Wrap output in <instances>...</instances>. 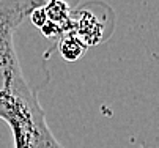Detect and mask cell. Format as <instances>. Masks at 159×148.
Listing matches in <instances>:
<instances>
[{"instance_id": "cell-1", "label": "cell", "mask_w": 159, "mask_h": 148, "mask_svg": "<svg viewBox=\"0 0 159 148\" xmlns=\"http://www.w3.org/2000/svg\"><path fill=\"white\" fill-rule=\"evenodd\" d=\"M46 0H0V120L11 129L14 148H65L52 134L36 92L22 73L14 33Z\"/></svg>"}, {"instance_id": "cell-2", "label": "cell", "mask_w": 159, "mask_h": 148, "mask_svg": "<svg viewBox=\"0 0 159 148\" xmlns=\"http://www.w3.org/2000/svg\"><path fill=\"white\" fill-rule=\"evenodd\" d=\"M102 24L93 13L82 11L77 17H73L71 33H74L87 47L95 46L99 41H102Z\"/></svg>"}, {"instance_id": "cell-3", "label": "cell", "mask_w": 159, "mask_h": 148, "mask_svg": "<svg viewBox=\"0 0 159 148\" xmlns=\"http://www.w3.org/2000/svg\"><path fill=\"white\" fill-rule=\"evenodd\" d=\"M43 10H44V14H46L48 22L58 27L61 35L71 32L73 16L66 2H63V0H46L43 5Z\"/></svg>"}, {"instance_id": "cell-4", "label": "cell", "mask_w": 159, "mask_h": 148, "mask_svg": "<svg viewBox=\"0 0 159 148\" xmlns=\"http://www.w3.org/2000/svg\"><path fill=\"white\" fill-rule=\"evenodd\" d=\"M87 46L71 32H68L58 38V54L66 61H77L80 57L85 55Z\"/></svg>"}, {"instance_id": "cell-5", "label": "cell", "mask_w": 159, "mask_h": 148, "mask_svg": "<svg viewBox=\"0 0 159 148\" xmlns=\"http://www.w3.org/2000/svg\"><path fill=\"white\" fill-rule=\"evenodd\" d=\"M29 19L32 20V24L36 27V29H41L44 24H46V14H44V10H43V7H38V8H35L30 14H29Z\"/></svg>"}]
</instances>
